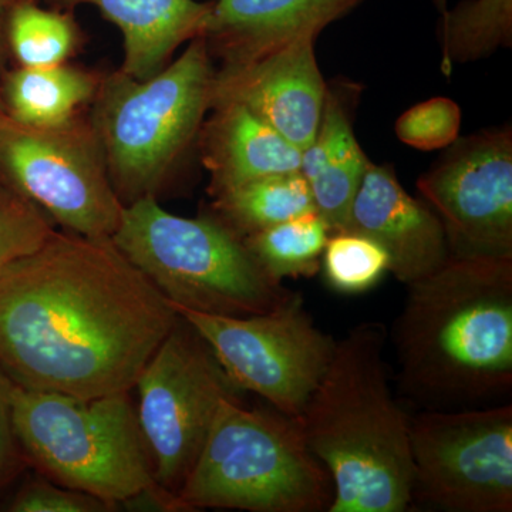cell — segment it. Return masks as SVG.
Masks as SVG:
<instances>
[{
	"instance_id": "1",
	"label": "cell",
	"mask_w": 512,
	"mask_h": 512,
	"mask_svg": "<svg viewBox=\"0 0 512 512\" xmlns=\"http://www.w3.org/2000/svg\"><path fill=\"white\" fill-rule=\"evenodd\" d=\"M178 313L111 238L57 228L0 272V367L20 387L133 390Z\"/></svg>"
},
{
	"instance_id": "2",
	"label": "cell",
	"mask_w": 512,
	"mask_h": 512,
	"mask_svg": "<svg viewBox=\"0 0 512 512\" xmlns=\"http://www.w3.org/2000/svg\"><path fill=\"white\" fill-rule=\"evenodd\" d=\"M394 326L400 383L436 403L512 386V259L450 258L413 282Z\"/></svg>"
},
{
	"instance_id": "3",
	"label": "cell",
	"mask_w": 512,
	"mask_h": 512,
	"mask_svg": "<svg viewBox=\"0 0 512 512\" xmlns=\"http://www.w3.org/2000/svg\"><path fill=\"white\" fill-rule=\"evenodd\" d=\"M386 330L362 323L338 340L298 423L329 471V512H403L413 503L410 417L387 379Z\"/></svg>"
},
{
	"instance_id": "4",
	"label": "cell",
	"mask_w": 512,
	"mask_h": 512,
	"mask_svg": "<svg viewBox=\"0 0 512 512\" xmlns=\"http://www.w3.org/2000/svg\"><path fill=\"white\" fill-rule=\"evenodd\" d=\"M215 69L201 36L148 79L121 69L103 73L87 116L124 207L158 200L197 150Z\"/></svg>"
},
{
	"instance_id": "5",
	"label": "cell",
	"mask_w": 512,
	"mask_h": 512,
	"mask_svg": "<svg viewBox=\"0 0 512 512\" xmlns=\"http://www.w3.org/2000/svg\"><path fill=\"white\" fill-rule=\"evenodd\" d=\"M111 241L175 308L259 315L295 295L266 274L244 238L210 212L181 217L157 198H144L124 207Z\"/></svg>"
},
{
	"instance_id": "6",
	"label": "cell",
	"mask_w": 512,
	"mask_h": 512,
	"mask_svg": "<svg viewBox=\"0 0 512 512\" xmlns=\"http://www.w3.org/2000/svg\"><path fill=\"white\" fill-rule=\"evenodd\" d=\"M332 477L313 456L298 420L251 410L239 396L218 407L200 456L177 493L181 511H329Z\"/></svg>"
},
{
	"instance_id": "7",
	"label": "cell",
	"mask_w": 512,
	"mask_h": 512,
	"mask_svg": "<svg viewBox=\"0 0 512 512\" xmlns=\"http://www.w3.org/2000/svg\"><path fill=\"white\" fill-rule=\"evenodd\" d=\"M13 424L29 466L53 483L117 507L160 487L131 390L76 397L16 384Z\"/></svg>"
},
{
	"instance_id": "8",
	"label": "cell",
	"mask_w": 512,
	"mask_h": 512,
	"mask_svg": "<svg viewBox=\"0 0 512 512\" xmlns=\"http://www.w3.org/2000/svg\"><path fill=\"white\" fill-rule=\"evenodd\" d=\"M0 181L63 231L111 238L119 228L124 205L84 111L46 127L19 123L0 111Z\"/></svg>"
},
{
	"instance_id": "9",
	"label": "cell",
	"mask_w": 512,
	"mask_h": 512,
	"mask_svg": "<svg viewBox=\"0 0 512 512\" xmlns=\"http://www.w3.org/2000/svg\"><path fill=\"white\" fill-rule=\"evenodd\" d=\"M134 389L154 478L177 497L222 400L238 396L241 390L200 333L180 315L141 370Z\"/></svg>"
},
{
	"instance_id": "10",
	"label": "cell",
	"mask_w": 512,
	"mask_h": 512,
	"mask_svg": "<svg viewBox=\"0 0 512 512\" xmlns=\"http://www.w3.org/2000/svg\"><path fill=\"white\" fill-rule=\"evenodd\" d=\"M174 311L208 343L239 390L264 397L276 412L298 420L328 369L336 342L325 335L295 293L259 315Z\"/></svg>"
},
{
	"instance_id": "11",
	"label": "cell",
	"mask_w": 512,
	"mask_h": 512,
	"mask_svg": "<svg viewBox=\"0 0 512 512\" xmlns=\"http://www.w3.org/2000/svg\"><path fill=\"white\" fill-rule=\"evenodd\" d=\"M413 500L451 512L512 511V406L410 417Z\"/></svg>"
},
{
	"instance_id": "12",
	"label": "cell",
	"mask_w": 512,
	"mask_h": 512,
	"mask_svg": "<svg viewBox=\"0 0 512 512\" xmlns=\"http://www.w3.org/2000/svg\"><path fill=\"white\" fill-rule=\"evenodd\" d=\"M453 258L512 259V128L458 137L419 180Z\"/></svg>"
},
{
	"instance_id": "13",
	"label": "cell",
	"mask_w": 512,
	"mask_h": 512,
	"mask_svg": "<svg viewBox=\"0 0 512 512\" xmlns=\"http://www.w3.org/2000/svg\"><path fill=\"white\" fill-rule=\"evenodd\" d=\"M316 40H296L251 63L217 66L212 104H242L293 146L306 150L318 131L328 89L316 59Z\"/></svg>"
},
{
	"instance_id": "14",
	"label": "cell",
	"mask_w": 512,
	"mask_h": 512,
	"mask_svg": "<svg viewBox=\"0 0 512 512\" xmlns=\"http://www.w3.org/2000/svg\"><path fill=\"white\" fill-rule=\"evenodd\" d=\"M345 231L372 238L403 284L426 278L450 258L446 232L427 202L404 190L393 165L369 161Z\"/></svg>"
},
{
	"instance_id": "15",
	"label": "cell",
	"mask_w": 512,
	"mask_h": 512,
	"mask_svg": "<svg viewBox=\"0 0 512 512\" xmlns=\"http://www.w3.org/2000/svg\"><path fill=\"white\" fill-rule=\"evenodd\" d=\"M365 0H212L204 33L218 66L261 59L305 37L318 39Z\"/></svg>"
},
{
	"instance_id": "16",
	"label": "cell",
	"mask_w": 512,
	"mask_h": 512,
	"mask_svg": "<svg viewBox=\"0 0 512 512\" xmlns=\"http://www.w3.org/2000/svg\"><path fill=\"white\" fill-rule=\"evenodd\" d=\"M197 150L211 198L256 178L301 171L302 151L235 101L212 104Z\"/></svg>"
},
{
	"instance_id": "17",
	"label": "cell",
	"mask_w": 512,
	"mask_h": 512,
	"mask_svg": "<svg viewBox=\"0 0 512 512\" xmlns=\"http://www.w3.org/2000/svg\"><path fill=\"white\" fill-rule=\"evenodd\" d=\"M53 8L93 6L123 36L120 69L138 80L163 70L181 47L204 36L212 0H46Z\"/></svg>"
},
{
	"instance_id": "18",
	"label": "cell",
	"mask_w": 512,
	"mask_h": 512,
	"mask_svg": "<svg viewBox=\"0 0 512 512\" xmlns=\"http://www.w3.org/2000/svg\"><path fill=\"white\" fill-rule=\"evenodd\" d=\"M103 73L74 64L20 67L0 77L3 111L28 126H57L74 119L96 96Z\"/></svg>"
},
{
	"instance_id": "19",
	"label": "cell",
	"mask_w": 512,
	"mask_h": 512,
	"mask_svg": "<svg viewBox=\"0 0 512 512\" xmlns=\"http://www.w3.org/2000/svg\"><path fill=\"white\" fill-rule=\"evenodd\" d=\"M211 200L208 212L241 238L316 211L301 171L256 178Z\"/></svg>"
},
{
	"instance_id": "20",
	"label": "cell",
	"mask_w": 512,
	"mask_h": 512,
	"mask_svg": "<svg viewBox=\"0 0 512 512\" xmlns=\"http://www.w3.org/2000/svg\"><path fill=\"white\" fill-rule=\"evenodd\" d=\"M5 35L9 55L20 67L69 63L86 37L73 10L43 6L39 0H8Z\"/></svg>"
},
{
	"instance_id": "21",
	"label": "cell",
	"mask_w": 512,
	"mask_h": 512,
	"mask_svg": "<svg viewBox=\"0 0 512 512\" xmlns=\"http://www.w3.org/2000/svg\"><path fill=\"white\" fill-rule=\"evenodd\" d=\"M441 70L488 59L512 47V0H461L439 13Z\"/></svg>"
},
{
	"instance_id": "22",
	"label": "cell",
	"mask_w": 512,
	"mask_h": 512,
	"mask_svg": "<svg viewBox=\"0 0 512 512\" xmlns=\"http://www.w3.org/2000/svg\"><path fill=\"white\" fill-rule=\"evenodd\" d=\"M332 234L318 211L299 215L244 238L256 262L275 281L318 274L323 249Z\"/></svg>"
},
{
	"instance_id": "23",
	"label": "cell",
	"mask_w": 512,
	"mask_h": 512,
	"mask_svg": "<svg viewBox=\"0 0 512 512\" xmlns=\"http://www.w3.org/2000/svg\"><path fill=\"white\" fill-rule=\"evenodd\" d=\"M320 268L335 292L357 295L375 288L390 271V259L376 241L353 231L332 232Z\"/></svg>"
},
{
	"instance_id": "24",
	"label": "cell",
	"mask_w": 512,
	"mask_h": 512,
	"mask_svg": "<svg viewBox=\"0 0 512 512\" xmlns=\"http://www.w3.org/2000/svg\"><path fill=\"white\" fill-rule=\"evenodd\" d=\"M56 229L45 212L0 181V272L42 247Z\"/></svg>"
},
{
	"instance_id": "25",
	"label": "cell",
	"mask_w": 512,
	"mask_h": 512,
	"mask_svg": "<svg viewBox=\"0 0 512 512\" xmlns=\"http://www.w3.org/2000/svg\"><path fill=\"white\" fill-rule=\"evenodd\" d=\"M463 111L448 97L414 104L394 124V133L406 146L419 151H440L460 137Z\"/></svg>"
},
{
	"instance_id": "26",
	"label": "cell",
	"mask_w": 512,
	"mask_h": 512,
	"mask_svg": "<svg viewBox=\"0 0 512 512\" xmlns=\"http://www.w3.org/2000/svg\"><path fill=\"white\" fill-rule=\"evenodd\" d=\"M116 510L117 505L109 501L53 483L42 474L29 478L6 505V511L10 512H110Z\"/></svg>"
},
{
	"instance_id": "27",
	"label": "cell",
	"mask_w": 512,
	"mask_h": 512,
	"mask_svg": "<svg viewBox=\"0 0 512 512\" xmlns=\"http://www.w3.org/2000/svg\"><path fill=\"white\" fill-rule=\"evenodd\" d=\"M16 383L0 367V491L5 490L29 466L13 424Z\"/></svg>"
},
{
	"instance_id": "28",
	"label": "cell",
	"mask_w": 512,
	"mask_h": 512,
	"mask_svg": "<svg viewBox=\"0 0 512 512\" xmlns=\"http://www.w3.org/2000/svg\"><path fill=\"white\" fill-rule=\"evenodd\" d=\"M8 3V2H6ZM5 5L0 6V77L5 73V64L10 57L8 43H6L5 35ZM3 110L2 99H0V111Z\"/></svg>"
},
{
	"instance_id": "29",
	"label": "cell",
	"mask_w": 512,
	"mask_h": 512,
	"mask_svg": "<svg viewBox=\"0 0 512 512\" xmlns=\"http://www.w3.org/2000/svg\"><path fill=\"white\" fill-rule=\"evenodd\" d=\"M430 2L439 13H443L448 8V0H430Z\"/></svg>"
},
{
	"instance_id": "30",
	"label": "cell",
	"mask_w": 512,
	"mask_h": 512,
	"mask_svg": "<svg viewBox=\"0 0 512 512\" xmlns=\"http://www.w3.org/2000/svg\"><path fill=\"white\" fill-rule=\"evenodd\" d=\"M6 2H8V0H0V6L5 5Z\"/></svg>"
}]
</instances>
